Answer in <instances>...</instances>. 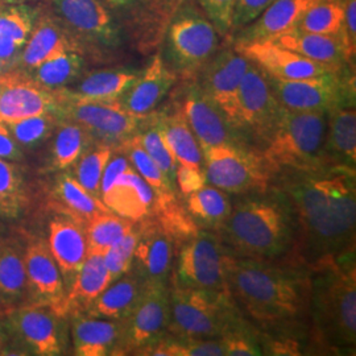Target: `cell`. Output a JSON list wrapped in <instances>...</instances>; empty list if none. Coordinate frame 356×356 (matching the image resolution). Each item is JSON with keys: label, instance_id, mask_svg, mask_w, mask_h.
<instances>
[{"label": "cell", "instance_id": "obj_1", "mask_svg": "<svg viewBox=\"0 0 356 356\" xmlns=\"http://www.w3.org/2000/svg\"><path fill=\"white\" fill-rule=\"evenodd\" d=\"M270 186L289 204L294 245L289 261L309 268L355 254V168L319 165L285 169Z\"/></svg>", "mask_w": 356, "mask_h": 356}, {"label": "cell", "instance_id": "obj_2", "mask_svg": "<svg viewBox=\"0 0 356 356\" xmlns=\"http://www.w3.org/2000/svg\"><path fill=\"white\" fill-rule=\"evenodd\" d=\"M227 286L243 316L261 334L307 339L309 268L289 260L266 261L229 254Z\"/></svg>", "mask_w": 356, "mask_h": 356}, {"label": "cell", "instance_id": "obj_3", "mask_svg": "<svg viewBox=\"0 0 356 356\" xmlns=\"http://www.w3.org/2000/svg\"><path fill=\"white\" fill-rule=\"evenodd\" d=\"M307 350L325 355H355V254L326 259L309 267Z\"/></svg>", "mask_w": 356, "mask_h": 356}, {"label": "cell", "instance_id": "obj_4", "mask_svg": "<svg viewBox=\"0 0 356 356\" xmlns=\"http://www.w3.org/2000/svg\"><path fill=\"white\" fill-rule=\"evenodd\" d=\"M229 254L254 260H288L294 245V222L280 191L239 195L216 229Z\"/></svg>", "mask_w": 356, "mask_h": 356}, {"label": "cell", "instance_id": "obj_5", "mask_svg": "<svg viewBox=\"0 0 356 356\" xmlns=\"http://www.w3.org/2000/svg\"><path fill=\"white\" fill-rule=\"evenodd\" d=\"M170 322L168 334L181 338L219 339L245 317L229 291L182 288L169 281Z\"/></svg>", "mask_w": 356, "mask_h": 356}, {"label": "cell", "instance_id": "obj_6", "mask_svg": "<svg viewBox=\"0 0 356 356\" xmlns=\"http://www.w3.org/2000/svg\"><path fill=\"white\" fill-rule=\"evenodd\" d=\"M325 135V113L292 111L282 107L260 153L272 176L285 169L319 165Z\"/></svg>", "mask_w": 356, "mask_h": 356}, {"label": "cell", "instance_id": "obj_7", "mask_svg": "<svg viewBox=\"0 0 356 356\" xmlns=\"http://www.w3.org/2000/svg\"><path fill=\"white\" fill-rule=\"evenodd\" d=\"M166 65L185 82L195 79L219 49V35L206 13L193 0H185L164 33Z\"/></svg>", "mask_w": 356, "mask_h": 356}, {"label": "cell", "instance_id": "obj_8", "mask_svg": "<svg viewBox=\"0 0 356 356\" xmlns=\"http://www.w3.org/2000/svg\"><path fill=\"white\" fill-rule=\"evenodd\" d=\"M229 252L219 234L198 229L188 239L176 244L170 282L182 288L225 292L227 286Z\"/></svg>", "mask_w": 356, "mask_h": 356}, {"label": "cell", "instance_id": "obj_9", "mask_svg": "<svg viewBox=\"0 0 356 356\" xmlns=\"http://www.w3.org/2000/svg\"><path fill=\"white\" fill-rule=\"evenodd\" d=\"M207 182L229 195L267 191L272 173L257 149L244 144H222L202 149Z\"/></svg>", "mask_w": 356, "mask_h": 356}, {"label": "cell", "instance_id": "obj_10", "mask_svg": "<svg viewBox=\"0 0 356 356\" xmlns=\"http://www.w3.org/2000/svg\"><path fill=\"white\" fill-rule=\"evenodd\" d=\"M88 53L118 51L126 36L104 0H44L42 3Z\"/></svg>", "mask_w": 356, "mask_h": 356}, {"label": "cell", "instance_id": "obj_11", "mask_svg": "<svg viewBox=\"0 0 356 356\" xmlns=\"http://www.w3.org/2000/svg\"><path fill=\"white\" fill-rule=\"evenodd\" d=\"M57 106L54 114L85 128L95 143L116 148L136 134L143 118L128 114L118 101H85L54 90Z\"/></svg>", "mask_w": 356, "mask_h": 356}, {"label": "cell", "instance_id": "obj_12", "mask_svg": "<svg viewBox=\"0 0 356 356\" xmlns=\"http://www.w3.org/2000/svg\"><path fill=\"white\" fill-rule=\"evenodd\" d=\"M266 76L277 102L286 110L327 114L335 107L355 104L354 76L346 72L296 81Z\"/></svg>", "mask_w": 356, "mask_h": 356}, {"label": "cell", "instance_id": "obj_13", "mask_svg": "<svg viewBox=\"0 0 356 356\" xmlns=\"http://www.w3.org/2000/svg\"><path fill=\"white\" fill-rule=\"evenodd\" d=\"M122 322L114 355H141L164 338L170 322L169 284H145L136 305Z\"/></svg>", "mask_w": 356, "mask_h": 356}, {"label": "cell", "instance_id": "obj_14", "mask_svg": "<svg viewBox=\"0 0 356 356\" xmlns=\"http://www.w3.org/2000/svg\"><path fill=\"white\" fill-rule=\"evenodd\" d=\"M281 108L282 106L273 95L267 76L251 63L239 86L235 126L245 141L259 152L275 127Z\"/></svg>", "mask_w": 356, "mask_h": 356}, {"label": "cell", "instance_id": "obj_15", "mask_svg": "<svg viewBox=\"0 0 356 356\" xmlns=\"http://www.w3.org/2000/svg\"><path fill=\"white\" fill-rule=\"evenodd\" d=\"M185 0H104L128 42L151 54L163 42L166 26Z\"/></svg>", "mask_w": 356, "mask_h": 356}, {"label": "cell", "instance_id": "obj_16", "mask_svg": "<svg viewBox=\"0 0 356 356\" xmlns=\"http://www.w3.org/2000/svg\"><path fill=\"white\" fill-rule=\"evenodd\" d=\"M7 317V330L29 351L40 356L64 354V319L51 306L29 302L13 307Z\"/></svg>", "mask_w": 356, "mask_h": 356}, {"label": "cell", "instance_id": "obj_17", "mask_svg": "<svg viewBox=\"0 0 356 356\" xmlns=\"http://www.w3.org/2000/svg\"><path fill=\"white\" fill-rule=\"evenodd\" d=\"M250 64L251 61L229 42L226 47H219L194 79L204 95L216 103L234 126L239 86Z\"/></svg>", "mask_w": 356, "mask_h": 356}, {"label": "cell", "instance_id": "obj_18", "mask_svg": "<svg viewBox=\"0 0 356 356\" xmlns=\"http://www.w3.org/2000/svg\"><path fill=\"white\" fill-rule=\"evenodd\" d=\"M181 108L201 149L222 144H244L251 147L225 113L204 95L194 79L188 81Z\"/></svg>", "mask_w": 356, "mask_h": 356}, {"label": "cell", "instance_id": "obj_19", "mask_svg": "<svg viewBox=\"0 0 356 356\" xmlns=\"http://www.w3.org/2000/svg\"><path fill=\"white\" fill-rule=\"evenodd\" d=\"M139 236L132 268L145 284H169L175 263V241L151 216L138 222Z\"/></svg>", "mask_w": 356, "mask_h": 356}, {"label": "cell", "instance_id": "obj_20", "mask_svg": "<svg viewBox=\"0 0 356 356\" xmlns=\"http://www.w3.org/2000/svg\"><path fill=\"white\" fill-rule=\"evenodd\" d=\"M56 91L44 89L20 70L0 74V122L13 123L56 110Z\"/></svg>", "mask_w": 356, "mask_h": 356}, {"label": "cell", "instance_id": "obj_21", "mask_svg": "<svg viewBox=\"0 0 356 356\" xmlns=\"http://www.w3.org/2000/svg\"><path fill=\"white\" fill-rule=\"evenodd\" d=\"M66 51H79L85 56L72 33L44 4H40L33 28L15 69L28 73L38 65Z\"/></svg>", "mask_w": 356, "mask_h": 356}, {"label": "cell", "instance_id": "obj_22", "mask_svg": "<svg viewBox=\"0 0 356 356\" xmlns=\"http://www.w3.org/2000/svg\"><path fill=\"white\" fill-rule=\"evenodd\" d=\"M23 259L35 302L51 306L56 313L66 317L64 277L47 241L31 238L23 251Z\"/></svg>", "mask_w": 356, "mask_h": 356}, {"label": "cell", "instance_id": "obj_23", "mask_svg": "<svg viewBox=\"0 0 356 356\" xmlns=\"http://www.w3.org/2000/svg\"><path fill=\"white\" fill-rule=\"evenodd\" d=\"M234 48L241 51L244 57L256 65L264 74L276 79L296 81L325 76L329 73H341L331 70L327 66L314 63L296 51L280 47L273 41L234 45Z\"/></svg>", "mask_w": 356, "mask_h": 356}, {"label": "cell", "instance_id": "obj_24", "mask_svg": "<svg viewBox=\"0 0 356 356\" xmlns=\"http://www.w3.org/2000/svg\"><path fill=\"white\" fill-rule=\"evenodd\" d=\"M178 79L177 74L166 65L161 53L157 51L153 54L149 65L118 99V103L128 114L145 118L156 111Z\"/></svg>", "mask_w": 356, "mask_h": 356}, {"label": "cell", "instance_id": "obj_25", "mask_svg": "<svg viewBox=\"0 0 356 356\" xmlns=\"http://www.w3.org/2000/svg\"><path fill=\"white\" fill-rule=\"evenodd\" d=\"M270 41L334 72H346L355 57L343 36L318 35L293 28Z\"/></svg>", "mask_w": 356, "mask_h": 356}, {"label": "cell", "instance_id": "obj_26", "mask_svg": "<svg viewBox=\"0 0 356 356\" xmlns=\"http://www.w3.org/2000/svg\"><path fill=\"white\" fill-rule=\"evenodd\" d=\"M319 0H275L252 23L229 36L232 45L270 41L293 29L302 13Z\"/></svg>", "mask_w": 356, "mask_h": 356}, {"label": "cell", "instance_id": "obj_27", "mask_svg": "<svg viewBox=\"0 0 356 356\" xmlns=\"http://www.w3.org/2000/svg\"><path fill=\"white\" fill-rule=\"evenodd\" d=\"M47 243L69 288L88 257L85 229L74 219L58 214L49 222Z\"/></svg>", "mask_w": 356, "mask_h": 356}, {"label": "cell", "instance_id": "obj_28", "mask_svg": "<svg viewBox=\"0 0 356 356\" xmlns=\"http://www.w3.org/2000/svg\"><path fill=\"white\" fill-rule=\"evenodd\" d=\"M101 200L116 216L140 222L152 216L156 197L145 179L131 166L103 193Z\"/></svg>", "mask_w": 356, "mask_h": 356}, {"label": "cell", "instance_id": "obj_29", "mask_svg": "<svg viewBox=\"0 0 356 356\" xmlns=\"http://www.w3.org/2000/svg\"><path fill=\"white\" fill-rule=\"evenodd\" d=\"M70 318V335L76 355H114L123 329L122 319L98 318L85 313L72 314Z\"/></svg>", "mask_w": 356, "mask_h": 356}, {"label": "cell", "instance_id": "obj_30", "mask_svg": "<svg viewBox=\"0 0 356 356\" xmlns=\"http://www.w3.org/2000/svg\"><path fill=\"white\" fill-rule=\"evenodd\" d=\"M321 159L322 164L355 168V104L339 106L326 114V135Z\"/></svg>", "mask_w": 356, "mask_h": 356}, {"label": "cell", "instance_id": "obj_31", "mask_svg": "<svg viewBox=\"0 0 356 356\" xmlns=\"http://www.w3.org/2000/svg\"><path fill=\"white\" fill-rule=\"evenodd\" d=\"M38 16L29 4H0V74L13 70Z\"/></svg>", "mask_w": 356, "mask_h": 356}, {"label": "cell", "instance_id": "obj_32", "mask_svg": "<svg viewBox=\"0 0 356 356\" xmlns=\"http://www.w3.org/2000/svg\"><path fill=\"white\" fill-rule=\"evenodd\" d=\"M140 72L128 67H107L85 72L70 86L66 95L85 101H118L135 82Z\"/></svg>", "mask_w": 356, "mask_h": 356}, {"label": "cell", "instance_id": "obj_33", "mask_svg": "<svg viewBox=\"0 0 356 356\" xmlns=\"http://www.w3.org/2000/svg\"><path fill=\"white\" fill-rule=\"evenodd\" d=\"M152 118L177 164L202 166V149L188 124L181 104H177L173 111H153Z\"/></svg>", "mask_w": 356, "mask_h": 356}, {"label": "cell", "instance_id": "obj_34", "mask_svg": "<svg viewBox=\"0 0 356 356\" xmlns=\"http://www.w3.org/2000/svg\"><path fill=\"white\" fill-rule=\"evenodd\" d=\"M111 282L103 256L88 254L66 291L64 305L66 317L76 313H86L95 298Z\"/></svg>", "mask_w": 356, "mask_h": 356}, {"label": "cell", "instance_id": "obj_35", "mask_svg": "<svg viewBox=\"0 0 356 356\" xmlns=\"http://www.w3.org/2000/svg\"><path fill=\"white\" fill-rule=\"evenodd\" d=\"M48 204L57 214L69 216L82 226L92 216L111 211L101 198L90 194L76 178L67 173H61L56 178Z\"/></svg>", "mask_w": 356, "mask_h": 356}, {"label": "cell", "instance_id": "obj_36", "mask_svg": "<svg viewBox=\"0 0 356 356\" xmlns=\"http://www.w3.org/2000/svg\"><path fill=\"white\" fill-rule=\"evenodd\" d=\"M31 297L22 248L11 238L0 236V304L16 307L29 304Z\"/></svg>", "mask_w": 356, "mask_h": 356}, {"label": "cell", "instance_id": "obj_37", "mask_svg": "<svg viewBox=\"0 0 356 356\" xmlns=\"http://www.w3.org/2000/svg\"><path fill=\"white\" fill-rule=\"evenodd\" d=\"M144 286V280L131 268L95 298L85 314L98 318L124 319L140 298Z\"/></svg>", "mask_w": 356, "mask_h": 356}, {"label": "cell", "instance_id": "obj_38", "mask_svg": "<svg viewBox=\"0 0 356 356\" xmlns=\"http://www.w3.org/2000/svg\"><path fill=\"white\" fill-rule=\"evenodd\" d=\"M48 143V164L51 169L66 170L74 165L81 154L95 141L85 128L74 122L60 119Z\"/></svg>", "mask_w": 356, "mask_h": 356}, {"label": "cell", "instance_id": "obj_39", "mask_svg": "<svg viewBox=\"0 0 356 356\" xmlns=\"http://www.w3.org/2000/svg\"><path fill=\"white\" fill-rule=\"evenodd\" d=\"M185 209L200 229L216 231L227 219L232 209L229 194L213 185L185 195Z\"/></svg>", "mask_w": 356, "mask_h": 356}, {"label": "cell", "instance_id": "obj_40", "mask_svg": "<svg viewBox=\"0 0 356 356\" xmlns=\"http://www.w3.org/2000/svg\"><path fill=\"white\" fill-rule=\"evenodd\" d=\"M86 56L79 51H66L38 65L26 73L44 89H64L76 82L85 73Z\"/></svg>", "mask_w": 356, "mask_h": 356}, {"label": "cell", "instance_id": "obj_41", "mask_svg": "<svg viewBox=\"0 0 356 356\" xmlns=\"http://www.w3.org/2000/svg\"><path fill=\"white\" fill-rule=\"evenodd\" d=\"M115 149L123 153L127 157L129 164L134 166V169L151 186L156 197L154 206L165 204L168 201L177 197V191L168 185L161 170L154 164L149 154L141 147L140 143L135 138V135L131 136L127 140L123 141Z\"/></svg>", "mask_w": 356, "mask_h": 356}, {"label": "cell", "instance_id": "obj_42", "mask_svg": "<svg viewBox=\"0 0 356 356\" xmlns=\"http://www.w3.org/2000/svg\"><path fill=\"white\" fill-rule=\"evenodd\" d=\"M135 225L136 222L116 216L113 211L92 216L83 225L88 241V254L103 256L129 229H134Z\"/></svg>", "mask_w": 356, "mask_h": 356}, {"label": "cell", "instance_id": "obj_43", "mask_svg": "<svg viewBox=\"0 0 356 356\" xmlns=\"http://www.w3.org/2000/svg\"><path fill=\"white\" fill-rule=\"evenodd\" d=\"M29 204L26 182L17 163L0 159V216L15 219Z\"/></svg>", "mask_w": 356, "mask_h": 356}, {"label": "cell", "instance_id": "obj_44", "mask_svg": "<svg viewBox=\"0 0 356 356\" xmlns=\"http://www.w3.org/2000/svg\"><path fill=\"white\" fill-rule=\"evenodd\" d=\"M294 28L310 33L344 38L343 7L341 0H319L302 13Z\"/></svg>", "mask_w": 356, "mask_h": 356}, {"label": "cell", "instance_id": "obj_45", "mask_svg": "<svg viewBox=\"0 0 356 356\" xmlns=\"http://www.w3.org/2000/svg\"><path fill=\"white\" fill-rule=\"evenodd\" d=\"M135 138L140 143L145 152L149 154L154 164L159 166L163 176L165 177L168 185L177 191V186H176L177 161L172 152L168 149L159 128L154 124L152 113L143 118L140 127L136 131Z\"/></svg>", "mask_w": 356, "mask_h": 356}, {"label": "cell", "instance_id": "obj_46", "mask_svg": "<svg viewBox=\"0 0 356 356\" xmlns=\"http://www.w3.org/2000/svg\"><path fill=\"white\" fill-rule=\"evenodd\" d=\"M114 153V147L92 143L76 160L73 169V177L97 198H101V181L103 170Z\"/></svg>", "mask_w": 356, "mask_h": 356}, {"label": "cell", "instance_id": "obj_47", "mask_svg": "<svg viewBox=\"0 0 356 356\" xmlns=\"http://www.w3.org/2000/svg\"><path fill=\"white\" fill-rule=\"evenodd\" d=\"M141 355L152 356H223L220 339H194L166 334L159 342L148 347Z\"/></svg>", "mask_w": 356, "mask_h": 356}, {"label": "cell", "instance_id": "obj_48", "mask_svg": "<svg viewBox=\"0 0 356 356\" xmlns=\"http://www.w3.org/2000/svg\"><path fill=\"white\" fill-rule=\"evenodd\" d=\"M58 120L60 118L53 111H49L6 124L11 131L13 139L26 152L47 143L51 138Z\"/></svg>", "mask_w": 356, "mask_h": 356}, {"label": "cell", "instance_id": "obj_49", "mask_svg": "<svg viewBox=\"0 0 356 356\" xmlns=\"http://www.w3.org/2000/svg\"><path fill=\"white\" fill-rule=\"evenodd\" d=\"M138 236L139 229L136 222L134 229H129L119 242L115 243L114 245L103 254L111 281L118 280L132 268Z\"/></svg>", "mask_w": 356, "mask_h": 356}, {"label": "cell", "instance_id": "obj_50", "mask_svg": "<svg viewBox=\"0 0 356 356\" xmlns=\"http://www.w3.org/2000/svg\"><path fill=\"white\" fill-rule=\"evenodd\" d=\"M204 13L219 36H229L236 0H200Z\"/></svg>", "mask_w": 356, "mask_h": 356}, {"label": "cell", "instance_id": "obj_51", "mask_svg": "<svg viewBox=\"0 0 356 356\" xmlns=\"http://www.w3.org/2000/svg\"><path fill=\"white\" fill-rule=\"evenodd\" d=\"M273 1L275 0H236L229 36L242 29L243 26L252 23L254 19L264 13L268 6H270Z\"/></svg>", "mask_w": 356, "mask_h": 356}, {"label": "cell", "instance_id": "obj_52", "mask_svg": "<svg viewBox=\"0 0 356 356\" xmlns=\"http://www.w3.org/2000/svg\"><path fill=\"white\" fill-rule=\"evenodd\" d=\"M207 184L202 166L177 164L176 169V186L177 191L185 197L193 191H200Z\"/></svg>", "mask_w": 356, "mask_h": 356}, {"label": "cell", "instance_id": "obj_53", "mask_svg": "<svg viewBox=\"0 0 356 356\" xmlns=\"http://www.w3.org/2000/svg\"><path fill=\"white\" fill-rule=\"evenodd\" d=\"M127 157L119 151L114 149L111 159L108 160L107 165L103 170L102 181H101V197L104 191H108L111 185L116 181L122 173H124L128 168H131Z\"/></svg>", "mask_w": 356, "mask_h": 356}, {"label": "cell", "instance_id": "obj_54", "mask_svg": "<svg viewBox=\"0 0 356 356\" xmlns=\"http://www.w3.org/2000/svg\"><path fill=\"white\" fill-rule=\"evenodd\" d=\"M0 159L13 163H23L26 160L24 151L13 139L11 131L3 122H0Z\"/></svg>", "mask_w": 356, "mask_h": 356}, {"label": "cell", "instance_id": "obj_55", "mask_svg": "<svg viewBox=\"0 0 356 356\" xmlns=\"http://www.w3.org/2000/svg\"><path fill=\"white\" fill-rule=\"evenodd\" d=\"M343 7V32L351 51H356V0H341Z\"/></svg>", "mask_w": 356, "mask_h": 356}, {"label": "cell", "instance_id": "obj_56", "mask_svg": "<svg viewBox=\"0 0 356 356\" xmlns=\"http://www.w3.org/2000/svg\"><path fill=\"white\" fill-rule=\"evenodd\" d=\"M7 341H8V335H7V332L4 330V327L0 325V354H3V351L6 350Z\"/></svg>", "mask_w": 356, "mask_h": 356}, {"label": "cell", "instance_id": "obj_57", "mask_svg": "<svg viewBox=\"0 0 356 356\" xmlns=\"http://www.w3.org/2000/svg\"><path fill=\"white\" fill-rule=\"evenodd\" d=\"M33 0H0V4H8V6H19V4H28Z\"/></svg>", "mask_w": 356, "mask_h": 356}]
</instances>
